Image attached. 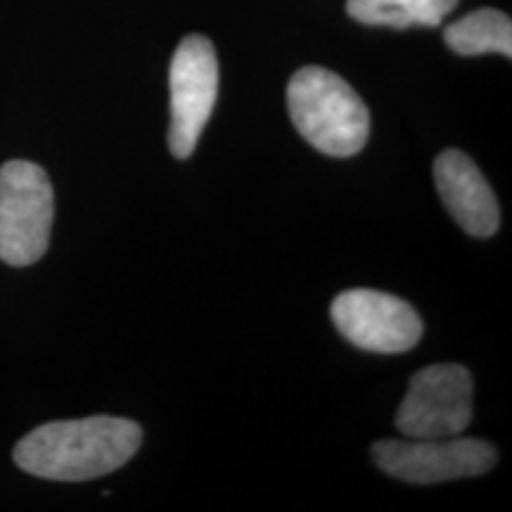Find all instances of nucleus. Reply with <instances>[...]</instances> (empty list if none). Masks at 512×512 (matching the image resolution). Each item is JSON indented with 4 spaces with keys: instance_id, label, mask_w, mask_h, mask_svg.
<instances>
[{
    "instance_id": "8",
    "label": "nucleus",
    "mask_w": 512,
    "mask_h": 512,
    "mask_svg": "<svg viewBox=\"0 0 512 512\" xmlns=\"http://www.w3.org/2000/svg\"><path fill=\"white\" fill-rule=\"evenodd\" d=\"M434 183L448 214L465 233L491 238L501 223V209L477 164L465 152L446 150L434 162Z\"/></svg>"
},
{
    "instance_id": "1",
    "label": "nucleus",
    "mask_w": 512,
    "mask_h": 512,
    "mask_svg": "<svg viewBox=\"0 0 512 512\" xmlns=\"http://www.w3.org/2000/svg\"><path fill=\"white\" fill-rule=\"evenodd\" d=\"M138 422L112 415L57 420L31 430L15 446L19 470L53 482H88L119 470L138 453Z\"/></svg>"
},
{
    "instance_id": "5",
    "label": "nucleus",
    "mask_w": 512,
    "mask_h": 512,
    "mask_svg": "<svg viewBox=\"0 0 512 512\" xmlns=\"http://www.w3.org/2000/svg\"><path fill=\"white\" fill-rule=\"evenodd\" d=\"M470 422L472 377L456 363L418 370L396 413V430L408 439L458 437Z\"/></svg>"
},
{
    "instance_id": "9",
    "label": "nucleus",
    "mask_w": 512,
    "mask_h": 512,
    "mask_svg": "<svg viewBox=\"0 0 512 512\" xmlns=\"http://www.w3.org/2000/svg\"><path fill=\"white\" fill-rule=\"evenodd\" d=\"M458 0H347V12L368 27H439Z\"/></svg>"
},
{
    "instance_id": "10",
    "label": "nucleus",
    "mask_w": 512,
    "mask_h": 512,
    "mask_svg": "<svg viewBox=\"0 0 512 512\" xmlns=\"http://www.w3.org/2000/svg\"><path fill=\"white\" fill-rule=\"evenodd\" d=\"M444 41L453 53L465 57L484 53L512 57V22L501 10H475L458 22L448 24Z\"/></svg>"
},
{
    "instance_id": "7",
    "label": "nucleus",
    "mask_w": 512,
    "mask_h": 512,
    "mask_svg": "<svg viewBox=\"0 0 512 512\" xmlns=\"http://www.w3.org/2000/svg\"><path fill=\"white\" fill-rule=\"evenodd\" d=\"M330 318L354 347L373 354H403L422 337V320L411 304L366 287L337 294Z\"/></svg>"
},
{
    "instance_id": "4",
    "label": "nucleus",
    "mask_w": 512,
    "mask_h": 512,
    "mask_svg": "<svg viewBox=\"0 0 512 512\" xmlns=\"http://www.w3.org/2000/svg\"><path fill=\"white\" fill-rule=\"evenodd\" d=\"M169 93V150L176 159H188L200 143L219 95V60L207 36L192 34L178 43L169 67Z\"/></svg>"
},
{
    "instance_id": "6",
    "label": "nucleus",
    "mask_w": 512,
    "mask_h": 512,
    "mask_svg": "<svg viewBox=\"0 0 512 512\" xmlns=\"http://www.w3.org/2000/svg\"><path fill=\"white\" fill-rule=\"evenodd\" d=\"M377 467L408 484H439L479 477L496 465V448L470 437L382 439L373 446Z\"/></svg>"
},
{
    "instance_id": "2",
    "label": "nucleus",
    "mask_w": 512,
    "mask_h": 512,
    "mask_svg": "<svg viewBox=\"0 0 512 512\" xmlns=\"http://www.w3.org/2000/svg\"><path fill=\"white\" fill-rule=\"evenodd\" d=\"M294 128L323 155L354 157L370 136V112L342 76L325 67H302L287 86Z\"/></svg>"
},
{
    "instance_id": "3",
    "label": "nucleus",
    "mask_w": 512,
    "mask_h": 512,
    "mask_svg": "<svg viewBox=\"0 0 512 512\" xmlns=\"http://www.w3.org/2000/svg\"><path fill=\"white\" fill-rule=\"evenodd\" d=\"M53 219L55 192L46 169L27 159L0 166V261L36 264L48 252Z\"/></svg>"
}]
</instances>
